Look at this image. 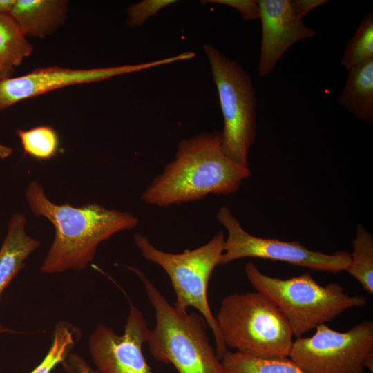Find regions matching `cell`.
Here are the masks:
<instances>
[{"mask_svg": "<svg viewBox=\"0 0 373 373\" xmlns=\"http://www.w3.org/2000/svg\"><path fill=\"white\" fill-rule=\"evenodd\" d=\"M251 175L249 167L224 155L220 131L204 132L179 142L174 158L140 198L147 205L167 207L198 201L209 194L228 195Z\"/></svg>", "mask_w": 373, "mask_h": 373, "instance_id": "6da1fadb", "label": "cell"}, {"mask_svg": "<svg viewBox=\"0 0 373 373\" xmlns=\"http://www.w3.org/2000/svg\"><path fill=\"white\" fill-rule=\"evenodd\" d=\"M25 197L32 213L47 218L55 229V238L40 268L46 274L84 270L93 260L101 242L117 233L136 227L140 222L132 213L97 203L80 207L57 204L48 198L37 180L29 182Z\"/></svg>", "mask_w": 373, "mask_h": 373, "instance_id": "7a4b0ae2", "label": "cell"}, {"mask_svg": "<svg viewBox=\"0 0 373 373\" xmlns=\"http://www.w3.org/2000/svg\"><path fill=\"white\" fill-rule=\"evenodd\" d=\"M142 282L155 311L156 324L147 343L155 360L174 366L178 373H226L207 334L200 314L180 313L138 269L127 266Z\"/></svg>", "mask_w": 373, "mask_h": 373, "instance_id": "3957f363", "label": "cell"}, {"mask_svg": "<svg viewBox=\"0 0 373 373\" xmlns=\"http://www.w3.org/2000/svg\"><path fill=\"white\" fill-rule=\"evenodd\" d=\"M245 272L256 291L265 295L282 312L296 338L367 303L365 296L350 295L338 283L319 285L309 272L280 279L263 274L252 262L245 265Z\"/></svg>", "mask_w": 373, "mask_h": 373, "instance_id": "277c9868", "label": "cell"}, {"mask_svg": "<svg viewBox=\"0 0 373 373\" xmlns=\"http://www.w3.org/2000/svg\"><path fill=\"white\" fill-rule=\"evenodd\" d=\"M227 347L260 358L289 357L293 333L279 308L259 291L223 298L216 317Z\"/></svg>", "mask_w": 373, "mask_h": 373, "instance_id": "5b68a950", "label": "cell"}, {"mask_svg": "<svg viewBox=\"0 0 373 373\" xmlns=\"http://www.w3.org/2000/svg\"><path fill=\"white\" fill-rule=\"evenodd\" d=\"M224 239V232L220 231L200 247L173 254L156 248L142 233L133 236L143 257L159 265L169 276L176 296L174 308L186 313L193 307L205 318L214 336L216 352L220 361L228 350L209 305L207 292L211 275L223 252Z\"/></svg>", "mask_w": 373, "mask_h": 373, "instance_id": "8992f818", "label": "cell"}, {"mask_svg": "<svg viewBox=\"0 0 373 373\" xmlns=\"http://www.w3.org/2000/svg\"><path fill=\"white\" fill-rule=\"evenodd\" d=\"M218 90L224 126L221 146L236 163L249 167V152L256 137L257 99L249 75L236 61L210 44L203 46Z\"/></svg>", "mask_w": 373, "mask_h": 373, "instance_id": "52a82bcc", "label": "cell"}, {"mask_svg": "<svg viewBox=\"0 0 373 373\" xmlns=\"http://www.w3.org/2000/svg\"><path fill=\"white\" fill-rule=\"evenodd\" d=\"M306 373H363L373 369V321L340 332L321 324L294 341L289 356Z\"/></svg>", "mask_w": 373, "mask_h": 373, "instance_id": "ba28073f", "label": "cell"}, {"mask_svg": "<svg viewBox=\"0 0 373 373\" xmlns=\"http://www.w3.org/2000/svg\"><path fill=\"white\" fill-rule=\"evenodd\" d=\"M216 218L227 231L218 265L244 258H258L285 262L313 271L338 273L346 271L350 264V254L347 251L325 254L310 250L298 241L253 236L242 228L227 206L219 208Z\"/></svg>", "mask_w": 373, "mask_h": 373, "instance_id": "9c48e42d", "label": "cell"}, {"mask_svg": "<svg viewBox=\"0 0 373 373\" xmlns=\"http://www.w3.org/2000/svg\"><path fill=\"white\" fill-rule=\"evenodd\" d=\"M177 61V57L173 56L137 64L91 69H72L60 66L37 68L24 75L0 82V111L19 101L65 86L100 82Z\"/></svg>", "mask_w": 373, "mask_h": 373, "instance_id": "30bf717a", "label": "cell"}, {"mask_svg": "<svg viewBox=\"0 0 373 373\" xmlns=\"http://www.w3.org/2000/svg\"><path fill=\"white\" fill-rule=\"evenodd\" d=\"M123 335L99 325L89 338V350L98 373H153L142 352L151 329L142 312L129 300Z\"/></svg>", "mask_w": 373, "mask_h": 373, "instance_id": "8fae6325", "label": "cell"}, {"mask_svg": "<svg viewBox=\"0 0 373 373\" xmlns=\"http://www.w3.org/2000/svg\"><path fill=\"white\" fill-rule=\"evenodd\" d=\"M262 39L258 72L269 75L281 57L296 43L316 35L295 12L290 0H258Z\"/></svg>", "mask_w": 373, "mask_h": 373, "instance_id": "7c38bea8", "label": "cell"}, {"mask_svg": "<svg viewBox=\"0 0 373 373\" xmlns=\"http://www.w3.org/2000/svg\"><path fill=\"white\" fill-rule=\"evenodd\" d=\"M26 217L21 213L12 216L0 249V299L4 289L25 266L28 257L40 245L26 230Z\"/></svg>", "mask_w": 373, "mask_h": 373, "instance_id": "4fadbf2b", "label": "cell"}, {"mask_svg": "<svg viewBox=\"0 0 373 373\" xmlns=\"http://www.w3.org/2000/svg\"><path fill=\"white\" fill-rule=\"evenodd\" d=\"M68 1L16 0L10 13L26 35L44 37L65 19Z\"/></svg>", "mask_w": 373, "mask_h": 373, "instance_id": "5bb4252c", "label": "cell"}, {"mask_svg": "<svg viewBox=\"0 0 373 373\" xmlns=\"http://www.w3.org/2000/svg\"><path fill=\"white\" fill-rule=\"evenodd\" d=\"M338 102L356 117L373 123V59L350 70Z\"/></svg>", "mask_w": 373, "mask_h": 373, "instance_id": "9a60e30c", "label": "cell"}, {"mask_svg": "<svg viewBox=\"0 0 373 373\" xmlns=\"http://www.w3.org/2000/svg\"><path fill=\"white\" fill-rule=\"evenodd\" d=\"M221 362L226 373H306L289 357L260 358L227 350Z\"/></svg>", "mask_w": 373, "mask_h": 373, "instance_id": "2e32d148", "label": "cell"}, {"mask_svg": "<svg viewBox=\"0 0 373 373\" xmlns=\"http://www.w3.org/2000/svg\"><path fill=\"white\" fill-rule=\"evenodd\" d=\"M351 262L346 271L356 278L368 294H373V237L361 224L356 227L352 241Z\"/></svg>", "mask_w": 373, "mask_h": 373, "instance_id": "e0dca14e", "label": "cell"}, {"mask_svg": "<svg viewBox=\"0 0 373 373\" xmlns=\"http://www.w3.org/2000/svg\"><path fill=\"white\" fill-rule=\"evenodd\" d=\"M32 50V45L10 15L0 14V58L14 67L21 64Z\"/></svg>", "mask_w": 373, "mask_h": 373, "instance_id": "ac0fdd59", "label": "cell"}, {"mask_svg": "<svg viewBox=\"0 0 373 373\" xmlns=\"http://www.w3.org/2000/svg\"><path fill=\"white\" fill-rule=\"evenodd\" d=\"M24 153L39 161L55 157L59 148V136L49 126H39L29 130L18 129Z\"/></svg>", "mask_w": 373, "mask_h": 373, "instance_id": "d6986e66", "label": "cell"}, {"mask_svg": "<svg viewBox=\"0 0 373 373\" xmlns=\"http://www.w3.org/2000/svg\"><path fill=\"white\" fill-rule=\"evenodd\" d=\"M373 59V14L367 13L347 43L341 65L347 70Z\"/></svg>", "mask_w": 373, "mask_h": 373, "instance_id": "ffe728a7", "label": "cell"}, {"mask_svg": "<svg viewBox=\"0 0 373 373\" xmlns=\"http://www.w3.org/2000/svg\"><path fill=\"white\" fill-rule=\"evenodd\" d=\"M75 329L66 322H60L55 327L52 343L43 361L30 373H50L63 362L75 343Z\"/></svg>", "mask_w": 373, "mask_h": 373, "instance_id": "44dd1931", "label": "cell"}, {"mask_svg": "<svg viewBox=\"0 0 373 373\" xmlns=\"http://www.w3.org/2000/svg\"><path fill=\"white\" fill-rule=\"evenodd\" d=\"M176 2L175 0H143L133 3L126 9V23L131 28L141 26L151 17L157 16L160 10Z\"/></svg>", "mask_w": 373, "mask_h": 373, "instance_id": "7402d4cb", "label": "cell"}, {"mask_svg": "<svg viewBox=\"0 0 373 373\" xmlns=\"http://www.w3.org/2000/svg\"><path fill=\"white\" fill-rule=\"evenodd\" d=\"M205 3L227 6L238 10L245 21L260 19V10L256 0H202Z\"/></svg>", "mask_w": 373, "mask_h": 373, "instance_id": "603a6c76", "label": "cell"}, {"mask_svg": "<svg viewBox=\"0 0 373 373\" xmlns=\"http://www.w3.org/2000/svg\"><path fill=\"white\" fill-rule=\"evenodd\" d=\"M327 1L326 0H294L291 1V3L296 14L302 19L305 14Z\"/></svg>", "mask_w": 373, "mask_h": 373, "instance_id": "cb8c5ba5", "label": "cell"}, {"mask_svg": "<svg viewBox=\"0 0 373 373\" xmlns=\"http://www.w3.org/2000/svg\"><path fill=\"white\" fill-rule=\"evenodd\" d=\"M14 67L6 63L0 58V82L12 77Z\"/></svg>", "mask_w": 373, "mask_h": 373, "instance_id": "d4e9b609", "label": "cell"}, {"mask_svg": "<svg viewBox=\"0 0 373 373\" xmlns=\"http://www.w3.org/2000/svg\"><path fill=\"white\" fill-rule=\"evenodd\" d=\"M16 0H0V14L10 13Z\"/></svg>", "mask_w": 373, "mask_h": 373, "instance_id": "484cf974", "label": "cell"}, {"mask_svg": "<svg viewBox=\"0 0 373 373\" xmlns=\"http://www.w3.org/2000/svg\"><path fill=\"white\" fill-rule=\"evenodd\" d=\"M13 153V149L0 144V158L6 159Z\"/></svg>", "mask_w": 373, "mask_h": 373, "instance_id": "4316f807", "label": "cell"}, {"mask_svg": "<svg viewBox=\"0 0 373 373\" xmlns=\"http://www.w3.org/2000/svg\"><path fill=\"white\" fill-rule=\"evenodd\" d=\"M7 331H8V329H6L5 327L1 326L0 325V334L3 333V332H7Z\"/></svg>", "mask_w": 373, "mask_h": 373, "instance_id": "83f0119b", "label": "cell"}, {"mask_svg": "<svg viewBox=\"0 0 373 373\" xmlns=\"http://www.w3.org/2000/svg\"><path fill=\"white\" fill-rule=\"evenodd\" d=\"M79 373H91L88 369H82Z\"/></svg>", "mask_w": 373, "mask_h": 373, "instance_id": "f1b7e54d", "label": "cell"}]
</instances>
